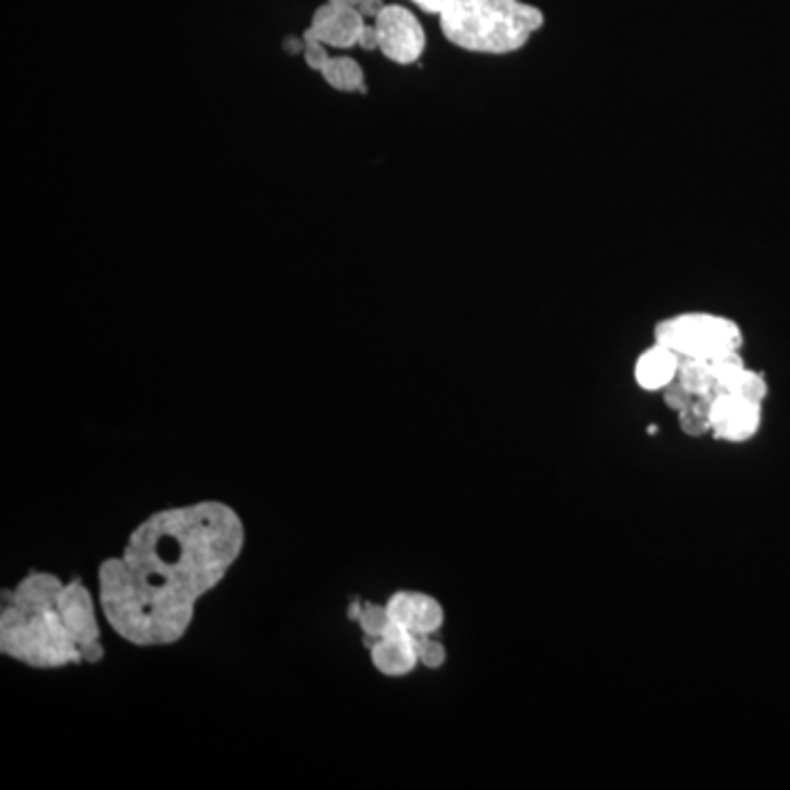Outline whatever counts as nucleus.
Masks as SVG:
<instances>
[{
  "label": "nucleus",
  "mask_w": 790,
  "mask_h": 790,
  "mask_svg": "<svg viewBox=\"0 0 790 790\" xmlns=\"http://www.w3.org/2000/svg\"><path fill=\"white\" fill-rule=\"evenodd\" d=\"M246 529L222 501L154 512L132 529L119 556L99 564L97 602L106 624L139 648L174 646L198 602L227 578Z\"/></svg>",
  "instance_id": "f257e3e1"
},
{
  "label": "nucleus",
  "mask_w": 790,
  "mask_h": 790,
  "mask_svg": "<svg viewBox=\"0 0 790 790\" xmlns=\"http://www.w3.org/2000/svg\"><path fill=\"white\" fill-rule=\"evenodd\" d=\"M0 652L33 670L104 659L95 597L73 578L62 582L49 571H31L3 593Z\"/></svg>",
  "instance_id": "f03ea898"
},
{
  "label": "nucleus",
  "mask_w": 790,
  "mask_h": 790,
  "mask_svg": "<svg viewBox=\"0 0 790 790\" xmlns=\"http://www.w3.org/2000/svg\"><path fill=\"white\" fill-rule=\"evenodd\" d=\"M444 36L474 53H512L543 27V11L523 0H448L442 14Z\"/></svg>",
  "instance_id": "7ed1b4c3"
},
{
  "label": "nucleus",
  "mask_w": 790,
  "mask_h": 790,
  "mask_svg": "<svg viewBox=\"0 0 790 790\" xmlns=\"http://www.w3.org/2000/svg\"><path fill=\"white\" fill-rule=\"evenodd\" d=\"M654 343L674 349L681 358L716 360L740 352L744 334L729 316L714 312H683L654 325Z\"/></svg>",
  "instance_id": "20e7f679"
},
{
  "label": "nucleus",
  "mask_w": 790,
  "mask_h": 790,
  "mask_svg": "<svg viewBox=\"0 0 790 790\" xmlns=\"http://www.w3.org/2000/svg\"><path fill=\"white\" fill-rule=\"evenodd\" d=\"M380 51L395 64H413L422 58L426 33L413 11L402 5H387L374 20Z\"/></svg>",
  "instance_id": "39448f33"
},
{
  "label": "nucleus",
  "mask_w": 790,
  "mask_h": 790,
  "mask_svg": "<svg viewBox=\"0 0 790 790\" xmlns=\"http://www.w3.org/2000/svg\"><path fill=\"white\" fill-rule=\"evenodd\" d=\"M711 435L727 444H744L758 435L762 426V404L744 400L736 393L716 391L709 395Z\"/></svg>",
  "instance_id": "423d86ee"
},
{
  "label": "nucleus",
  "mask_w": 790,
  "mask_h": 790,
  "mask_svg": "<svg viewBox=\"0 0 790 790\" xmlns=\"http://www.w3.org/2000/svg\"><path fill=\"white\" fill-rule=\"evenodd\" d=\"M387 613L393 622L411 628L417 637L437 635L444 626V606L437 597L422 591H398L385 602Z\"/></svg>",
  "instance_id": "0eeeda50"
},
{
  "label": "nucleus",
  "mask_w": 790,
  "mask_h": 790,
  "mask_svg": "<svg viewBox=\"0 0 790 790\" xmlns=\"http://www.w3.org/2000/svg\"><path fill=\"white\" fill-rule=\"evenodd\" d=\"M365 25V16L360 14L358 7H338L334 3H325L314 11L312 25L306 33L323 44H330V47L349 49L358 44Z\"/></svg>",
  "instance_id": "6e6552de"
},
{
  "label": "nucleus",
  "mask_w": 790,
  "mask_h": 790,
  "mask_svg": "<svg viewBox=\"0 0 790 790\" xmlns=\"http://www.w3.org/2000/svg\"><path fill=\"white\" fill-rule=\"evenodd\" d=\"M681 360L683 358L676 354L674 349L665 347L661 343H652L648 349H643L635 360L632 376H635L637 387L648 393H661L665 387H670L672 382L679 378Z\"/></svg>",
  "instance_id": "1a4fd4ad"
},
{
  "label": "nucleus",
  "mask_w": 790,
  "mask_h": 790,
  "mask_svg": "<svg viewBox=\"0 0 790 790\" xmlns=\"http://www.w3.org/2000/svg\"><path fill=\"white\" fill-rule=\"evenodd\" d=\"M420 639V637H417ZM417 639H371L365 641L369 648L371 665L389 679H400V676L411 674L420 657H417Z\"/></svg>",
  "instance_id": "9d476101"
},
{
  "label": "nucleus",
  "mask_w": 790,
  "mask_h": 790,
  "mask_svg": "<svg viewBox=\"0 0 790 790\" xmlns=\"http://www.w3.org/2000/svg\"><path fill=\"white\" fill-rule=\"evenodd\" d=\"M321 75L327 84L336 90H343V93H367L363 69H360V64L354 58H347V55L345 58L343 55L341 58H330Z\"/></svg>",
  "instance_id": "9b49d317"
},
{
  "label": "nucleus",
  "mask_w": 790,
  "mask_h": 790,
  "mask_svg": "<svg viewBox=\"0 0 790 790\" xmlns=\"http://www.w3.org/2000/svg\"><path fill=\"white\" fill-rule=\"evenodd\" d=\"M676 380H679L694 398H707V395L716 393V376L709 360L683 358L679 378Z\"/></svg>",
  "instance_id": "f8f14e48"
},
{
  "label": "nucleus",
  "mask_w": 790,
  "mask_h": 790,
  "mask_svg": "<svg viewBox=\"0 0 790 790\" xmlns=\"http://www.w3.org/2000/svg\"><path fill=\"white\" fill-rule=\"evenodd\" d=\"M714 395V393H711ZM679 415V426L687 437H703L711 435V420H709V395L707 398H694V402L683 409Z\"/></svg>",
  "instance_id": "ddd939ff"
},
{
  "label": "nucleus",
  "mask_w": 790,
  "mask_h": 790,
  "mask_svg": "<svg viewBox=\"0 0 790 790\" xmlns=\"http://www.w3.org/2000/svg\"><path fill=\"white\" fill-rule=\"evenodd\" d=\"M727 393H736L744 400H751V402H758L764 404L766 395H769V382L760 374V371H753V369H744L742 374L731 382V387L725 389Z\"/></svg>",
  "instance_id": "4468645a"
},
{
  "label": "nucleus",
  "mask_w": 790,
  "mask_h": 790,
  "mask_svg": "<svg viewBox=\"0 0 790 790\" xmlns=\"http://www.w3.org/2000/svg\"><path fill=\"white\" fill-rule=\"evenodd\" d=\"M417 657H420V665H424V668L439 670L446 663L448 652L444 648V643L437 641L435 635H431L417 639Z\"/></svg>",
  "instance_id": "2eb2a0df"
},
{
  "label": "nucleus",
  "mask_w": 790,
  "mask_h": 790,
  "mask_svg": "<svg viewBox=\"0 0 790 790\" xmlns=\"http://www.w3.org/2000/svg\"><path fill=\"white\" fill-rule=\"evenodd\" d=\"M661 395H663L665 406H668V409L674 413H681L683 409H687V406L694 402V395L687 391L679 380H674L670 387H665L661 391Z\"/></svg>",
  "instance_id": "dca6fc26"
},
{
  "label": "nucleus",
  "mask_w": 790,
  "mask_h": 790,
  "mask_svg": "<svg viewBox=\"0 0 790 790\" xmlns=\"http://www.w3.org/2000/svg\"><path fill=\"white\" fill-rule=\"evenodd\" d=\"M306 40V49H303V58H306V64L314 71H323L325 64L330 62V53H327V44H323L321 40H316L312 36H303Z\"/></svg>",
  "instance_id": "f3484780"
},
{
  "label": "nucleus",
  "mask_w": 790,
  "mask_h": 790,
  "mask_svg": "<svg viewBox=\"0 0 790 790\" xmlns=\"http://www.w3.org/2000/svg\"><path fill=\"white\" fill-rule=\"evenodd\" d=\"M358 44L363 47L365 51H374L380 47V40H378V29L376 25H365L363 33H360Z\"/></svg>",
  "instance_id": "a211bd4d"
},
{
  "label": "nucleus",
  "mask_w": 790,
  "mask_h": 790,
  "mask_svg": "<svg viewBox=\"0 0 790 790\" xmlns=\"http://www.w3.org/2000/svg\"><path fill=\"white\" fill-rule=\"evenodd\" d=\"M387 5L382 3V0H360V5H358V11L360 14H363L365 18H378L380 16V11L385 9Z\"/></svg>",
  "instance_id": "6ab92c4d"
},
{
  "label": "nucleus",
  "mask_w": 790,
  "mask_h": 790,
  "mask_svg": "<svg viewBox=\"0 0 790 790\" xmlns=\"http://www.w3.org/2000/svg\"><path fill=\"white\" fill-rule=\"evenodd\" d=\"M284 49L290 53H301L306 49V40H299V38H286L284 42Z\"/></svg>",
  "instance_id": "aec40b11"
},
{
  "label": "nucleus",
  "mask_w": 790,
  "mask_h": 790,
  "mask_svg": "<svg viewBox=\"0 0 790 790\" xmlns=\"http://www.w3.org/2000/svg\"><path fill=\"white\" fill-rule=\"evenodd\" d=\"M327 3H334L338 7H358L360 0H327Z\"/></svg>",
  "instance_id": "412c9836"
}]
</instances>
